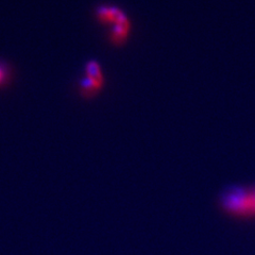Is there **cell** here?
<instances>
[{
    "label": "cell",
    "instance_id": "obj_1",
    "mask_svg": "<svg viewBox=\"0 0 255 255\" xmlns=\"http://www.w3.org/2000/svg\"><path fill=\"white\" fill-rule=\"evenodd\" d=\"M96 18L101 25L112 27L110 30V41L112 44L121 46L129 38L132 29L131 21L119 7L101 5L96 10Z\"/></svg>",
    "mask_w": 255,
    "mask_h": 255
},
{
    "label": "cell",
    "instance_id": "obj_2",
    "mask_svg": "<svg viewBox=\"0 0 255 255\" xmlns=\"http://www.w3.org/2000/svg\"><path fill=\"white\" fill-rule=\"evenodd\" d=\"M223 206L236 215L255 214V189L233 188L223 197Z\"/></svg>",
    "mask_w": 255,
    "mask_h": 255
},
{
    "label": "cell",
    "instance_id": "obj_3",
    "mask_svg": "<svg viewBox=\"0 0 255 255\" xmlns=\"http://www.w3.org/2000/svg\"><path fill=\"white\" fill-rule=\"evenodd\" d=\"M105 84L102 68L100 64L95 61H89L85 65V75L80 82V92L86 98H90L98 94Z\"/></svg>",
    "mask_w": 255,
    "mask_h": 255
},
{
    "label": "cell",
    "instance_id": "obj_4",
    "mask_svg": "<svg viewBox=\"0 0 255 255\" xmlns=\"http://www.w3.org/2000/svg\"><path fill=\"white\" fill-rule=\"evenodd\" d=\"M10 78L9 69L4 65L3 63L0 62V86H3L7 83Z\"/></svg>",
    "mask_w": 255,
    "mask_h": 255
}]
</instances>
